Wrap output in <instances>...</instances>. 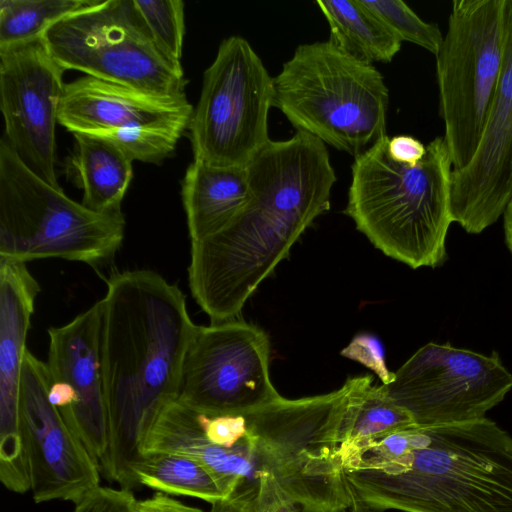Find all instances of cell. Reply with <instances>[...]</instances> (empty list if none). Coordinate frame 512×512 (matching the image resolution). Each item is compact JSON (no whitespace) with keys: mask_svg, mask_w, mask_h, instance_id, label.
Wrapping results in <instances>:
<instances>
[{"mask_svg":"<svg viewBox=\"0 0 512 512\" xmlns=\"http://www.w3.org/2000/svg\"><path fill=\"white\" fill-rule=\"evenodd\" d=\"M249 198L217 233L191 241L188 281L211 323L235 318L259 284L322 213L336 174L318 138L270 140L247 165Z\"/></svg>","mask_w":512,"mask_h":512,"instance_id":"6da1fadb","label":"cell"},{"mask_svg":"<svg viewBox=\"0 0 512 512\" xmlns=\"http://www.w3.org/2000/svg\"><path fill=\"white\" fill-rule=\"evenodd\" d=\"M101 362L108 446L100 470L121 488L140 487L133 466L160 412L177 400L196 326L186 297L151 270L112 274L102 299Z\"/></svg>","mask_w":512,"mask_h":512,"instance_id":"7a4b0ae2","label":"cell"},{"mask_svg":"<svg viewBox=\"0 0 512 512\" xmlns=\"http://www.w3.org/2000/svg\"><path fill=\"white\" fill-rule=\"evenodd\" d=\"M355 497L403 512H512V436L487 417L413 425L347 454Z\"/></svg>","mask_w":512,"mask_h":512,"instance_id":"3957f363","label":"cell"},{"mask_svg":"<svg viewBox=\"0 0 512 512\" xmlns=\"http://www.w3.org/2000/svg\"><path fill=\"white\" fill-rule=\"evenodd\" d=\"M386 135L355 157L345 213L386 256L413 269L446 258L453 166L444 137L415 166L392 159Z\"/></svg>","mask_w":512,"mask_h":512,"instance_id":"277c9868","label":"cell"},{"mask_svg":"<svg viewBox=\"0 0 512 512\" xmlns=\"http://www.w3.org/2000/svg\"><path fill=\"white\" fill-rule=\"evenodd\" d=\"M272 103L297 131L354 157L387 135L384 77L329 40L295 49L273 77Z\"/></svg>","mask_w":512,"mask_h":512,"instance_id":"5b68a950","label":"cell"},{"mask_svg":"<svg viewBox=\"0 0 512 512\" xmlns=\"http://www.w3.org/2000/svg\"><path fill=\"white\" fill-rule=\"evenodd\" d=\"M122 212L99 213L30 171L0 140V258H61L99 267L124 239Z\"/></svg>","mask_w":512,"mask_h":512,"instance_id":"8992f818","label":"cell"},{"mask_svg":"<svg viewBox=\"0 0 512 512\" xmlns=\"http://www.w3.org/2000/svg\"><path fill=\"white\" fill-rule=\"evenodd\" d=\"M505 53V0H454L436 56L439 111L453 170L482 138Z\"/></svg>","mask_w":512,"mask_h":512,"instance_id":"52a82bcc","label":"cell"},{"mask_svg":"<svg viewBox=\"0 0 512 512\" xmlns=\"http://www.w3.org/2000/svg\"><path fill=\"white\" fill-rule=\"evenodd\" d=\"M42 39L65 71L154 95L186 96L182 66L158 48L134 0H95L53 24Z\"/></svg>","mask_w":512,"mask_h":512,"instance_id":"ba28073f","label":"cell"},{"mask_svg":"<svg viewBox=\"0 0 512 512\" xmlns=\"http://www.w3.org/2000/svg\"><path fill=\"white\" fill-rule=\"evenodd\" d=\"M273 77L249 42L230 36L205 70L189 124L194 160L218 167H247L271 140Z\"/></svg>","mask_w":512,"mask_h":512,"instance_id":"9c48e42d","label":"cell"},{"mask_svg":"<svg viewBox=\"0 0 512 512\" xmlns=\"http://www.w3.org/2000/svg\"><path fill=\"white\" fill-rule=\"evenodd\" d=\"M382 386L416 425L431 426L485 418L512 389V373L496 352L484 355L431 342Z\"/></svg>","mask_w":512,"mask_h":512,"instance_id":"30bf717a","label":"cell"},{"mask_svg":"<svg viewBox=\"0 0 512 512\" xmlns=\"http://www.w3.org/2000/svg\"><path fill=\"white\" fill-rule=\"evenodd\" d=\"M264 330L235 319L196 326L177 400L207 415L245 414L281 395L269 374Z\"/></svg>","mask_w":512,"mask_h":512,"instance_id":"8fae6325","label":"cell"},{"mask_svg":"<svg viewBox=\"0 0 512 512\" xmlns=\"http://www.w3.org/2000/svg\"><path fill=\"white\" fill-rule=\"evenodd\" d=\"M64 71L42 38L0 48L3 137L30 171L57 188L61 187L56 174V123Z\"/></svg>","mask_w":512,"mask_h":512,"instance_id":"7c38bea8","label":"cell"},{"mask_svg":"<svg viewBox=\"0 0 512 512\" xmlns=\"http://www.w3.org/2000/svg\"><path fill=\"white\" fill-rule=\"evenodd\" d=\"M47 364L29 350L23 361L19 414L30 459L35 503L52 500L76 504L100 486V466L48 399Z\"/></svg>","mask_w":512,"mask_h":512,"instance_id":"4fadbf2b","label":"cell"},{"mask_svg":"<svg viewBox=\"0 0 512 512\" xmlns=\"http://www.w3.org/2000/svg\"><path fill=\"white\" fill-rule=\"evenodd\" d=\"M512 199V0H505V53L501 76L474 157L453 170V222L479 234L503 216Z\"/></svg>","mask_w":512,"mask_h":512,"instance_id":"5bb4252c","label":"cell"},{"mask_svg":"<svg viewBox=\"0 0 512 512\" xmlns=\"http://www.w3.org/2000/svg\"><path fill=\"white\" fill-rule=\"evenodd\" d=\"M39 292L26 263L0 258V480L13 491L31 483L19 393L26 337Z\"/></svg>","mask_w":512,"mask_h":512,"instance_id":"9a60e30c","label":"cell"},{"mask_svg":"<svg viewBox=\"0 0 512 512\" xmlns=\"http://www.w3.org/2000/svg\"><path fill=\"white\" fill-rule=\"evenodd\" d=\"M102 323L101 299L69 323L50 328L46 363L51 380L65 382L74 391L75 403L61 414L99 466L108 446Z\"/></svg>","mask_w":512,"mask_h":512,"instance_id":"2e32d148","label":"cell"},{"mask_svg":"<svg viewBox=\"0 0 512 512\" xmlns=\"http://www.w3.org/2000/svg\"><path fill=\"white\" fill-rule=\"evenodd\" d=\"M187 97H165L92 76L66 83L58 123L72 133L105 134L164 121H191Z\"/></svg>","mask_w":512,"mask_h":512,"instance_id":"e0dca14e","label":"cell"},{"mask_svg":"<svg viewBox=\"0 0 512 512\" xmlns=\"http://www.w3.org/2000/svg\"><path fill=\"white\" fill-rule=\"evenodd\" d=\"M248 198L247 167H218L193 160L182 181V201L191 241L223 229Z\"/></svg>","mask_w":512,"mask_h":512,"instance_id":"ac0fdd59","label":"cell"},{"mask_svg":"<svg viewBox=\"0 0 512 512\" xmlns=\"http://www.w3.org/2000/svg\"><path fill=\"white\" fill-rule=\"evenodd\" d=\"M70 170L83 190L82 204L99 213H119L132 179V162L105 136L73 133Z\"/></svg>","mask_w":512,"mask_h":512,"instance_id":"d6986e66","label":"cell"},{"mask_svg":"<svg viewBox=\"0 0 512 512\" xmlns=\"http://www.w3.org/2000/svg\"><path fill=\"white\" fill-rule=\"evenodd\" d=\"M316 4L328 22L329 41L350 57L373 65L391 62L399 52L402 42L361 0H318Z\"/></svg>","mask_w":512,"mask_h":512,"instance_id":"ffe728a7","label":"cell"},{"mask_svg":"<svg viewBox=\"0 0 512 512\" xmlns=\"http://www.w3.org/2000/svg\"><path fill=\"white\" fill-rule=\"evenodd\" d=\"M140 486L214 503L226 498L216 475L202 462L175 452L142 453L133 466Z\"/></svg>","mask_w":512,"mask_h":512,"instance_id":"44dd1931","label":"cell"},{"mask_svg":"<svg viewBox=\"0 0 512 512\" xmlns=\"http://www.w3.org/2000/svg\"><path fill=\"white\" fill-rule=\"evenodd\" d=\"M413 425L416 424L410 413L395 403L382 385L368 383L355 394L346 411L341 458L373 440Z\"/></svg>","mask_w":512,"mask_h":512,"instance_id":"7402d4cb","label":"cell"},{"mask_svg":"<svg viewBox=\"0 0 512 512\" xmlns=\"http://www.w3.org/2000/svg\"><path fill=\"white\" fill-rule=\"evenodd\" d=\"M95 0H0V48L42 38L56 22Z\"/></svg>","mask_w":512,"mask_h":512,"instance_id":"603a6c76","label":"cell"},{"mask_svg":"<svg viewBox=\"0 0 512 512\" xmlns=\"http://www.w3.org/2000/svg\"><path fill=\"white\" fill-rule=\"evenodd\" d=\"M189 124L188 121H164L100 135L113 141L131 161L159 164L174 152Z\"/></svg>","mask_w":512,"mask_h":512,"instance_id":"cb8c5ba5","label":"cell"},{"mask_svg":"<svg viewBox=\"0 0 512 512\" xmlns=\"http://www.w3.org/2000/svg\"><path fill=\"white\" fill-rule=\"evenodd\" d=\"M363 5L400 42L418 45L436 55L443 42V35L435 23L423 21L401 0H361Z\"/></svg>","mask_w":512,"mask_h":512,"instance_id":"d4e9b609","label":"cell"},{"mask_svg":"<svg viewBox=\"0 0 512 512\" xmlns=\"http://www.w3.org/2000/svg\"><path fill=\"white\" fill-rule=\"evenodd\" d=\"M145 27L158 48L181 65L185 34L184 2L181 0H134Z\"/></svg>","mask_w":512,"mask_h":512,"instance_id":"484cf974","label":"cell"},{"mask_svg":"<svg viewBox=\"0 0 512 512\" xmlns=\"http://www.w3.org/2000/svg\"><path fill=\"white\" fill-rule=\"evenodd\" d=\"M340 354L369 368L380 378L383 385L390 384L395 377V372L387 368L381 341L372 334H357Z\"/></svg>","mask_w":512,"mask_h":512,"instance_id":"4316f807","label":"cell"},{"mask_svg":"<svg viewBox=\"0 0 512 512\" xmlns=\"http://www.w3.org/2000/svg\"><path fill=\"white\" fill-rule=\"evenodd\" d=\"M132 490L98 486L75 504L74 512H137Z\"/></svg>","mask_w":512,"mask_h":512,"instance_id":"83f0119b","label":"cell"},{"mask_svg":"<svg viewBox=\"0 0 512 512\" xmlns=\"http://www.w3.org/2000/svg\"><path fill=\"white\" fill-rule=\"evenodd\" d=\"M390 157L400 163L415 166L426 154V146L409 135H398L388 140Z\"/></svg>","mask_w":512,"mask_h":512,"instance_id":"f1b7e54d","label":"cell"},{"mask_svg":"<svg viewBox=\"0 0 512 512\" xmlns=\"http://www.w3.org/2000/svg\"><path fill=\"white\" fill-rule=\"evenodd\" d=\"M137 512H205L204 510L186 505L167 494L157 492L152 497L138 500Z\"/></svg>","mask_w":512,"mask_h":512,"instance_id":"f546056e","label":"cell"},{"mask_svg":"<svg viewBox=\"0 0 512 512\" xmlns=\"http://www.w3.org/2000/svg\"><path fill=\"white\" fill-rule=\"evenodd\" d=\"M209 512H252L242 504L231 499H220L211 504Z\"/></svg>","mask_w":512,"mask_h":512,"instance_id":"4dcf8cb0","label":"cell"},{"mask_svg":"<svg viewBox=\"0 0 512 512\" xmlns=\"http://www.w3.org/2000/svg\"><path fill=\"white\" fill-rule=\"evenodd\" d=\"M266 512H303L300 506L294 502L279 498L277 499Z\"/></svg>","mask_w":512,"mask_h":512,"instance_id":"1f68e13d","label":"cell"},{"mask_svg":"<svg viewBox=\"0 0 512 512\" xmlns=\"http://www.w3.org/2000/svg\"><path fill=\"white\" fill-rule=\"evenodd\" d=\"M504 233L505 241L510 253L512 254V199L509 202L504 214Z\"/></svg>","mask_w":512,"mask_h":512,"instance_id":"d6a6232c","label":"cell"},{"mask_svg":"<svg viewBox=\"0 0 512 512\" xmlns=\"http://www.w3.org/2000/svg\"><path fill=\"white\" fill-rule=\"evenodd\" d=\"M336 512H384V511L372 508V507L362 503L358 499H356V501L351 506L346 507L341 510H338Z\"/></svg>","mask_w":512,"mask_h":512,"instance_id":"836d02e7","label":"cell"}]
</instances>
